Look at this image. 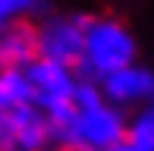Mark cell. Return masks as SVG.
<instances>
[{"mask_svg": "<svg viewBox=\"0 0 154 151\" xmlns=\"http://www.w3.org/2000/svg\"><path fill=\"white\" fill-rule=\"evenodd\" d=\"M88 16H47L35 29V51L41 60H51L66 69H79L82 38Z\"/></svg>", "mask_w": 154, "mask_h": 151, "instance_id": "277c9868", "label": "cell"}, {"mask_svg": "<svg viewBox=\"0 0 154 151\" xmlns=\"http://www.w3.org/2000/svg\"><path fill=\"white\" fill-rule=\"evenodd\" d=\"M38 57L35 51V29L25 22H3L0 25V72L25 69Z\"/></svg>", "mask_w": 154, "mask_h": 151, "instance_id": "52a82bcc", "label": "cell"}, {"mask_svg": "<svg viewBox=\"0 0 154 151\" xmlns=\"http://www.w3.org/2000/svg\"><path fill=\"white\" fill-rule=\"evenodd\" d=\"M97 91L104 94L107 104H113L116 110H138V107L154 101V69L145 63H132L126 69L107 76L97 85Z\"/></svg>", "mask_w": 154, "mask_h": 151, "instance_id": "8992f818", "label": "cell"}, {"mask_svg": "<svg viewBox=\"0 0 154 151\" xmlns=\"http://www.w3.org/2000/svg\"><path fill=\"white\" fill-rule=\"evenodd\" d=\"M138 57L135 35L126 22L116 16H91L85 19V38H82V57H79V79L101 85L107 76L132 66Z\"/></svg>", "mask_w": 154, "mask_h": 151, "instance_id": "7a4b0ae2", "label": "cell"}, {"mask_svg": "<svg viewBox=\"0 0 154 151\" xmlns=\"http://www.w3.org/2000/svg\"><path fill=\"white\" fill-rule=\"evenodd\" d=\"M41 6H44V0H0V22H22Z\"/></svg>", "mask_w": 154, "mask_h": 151, "instance_id": "9c48e42d", "label": "cell"}, {"mask_svg": "<svg viewBox=\"0 0 154 151\" xmlns=\"http://www.w3.org/2000/svg\"><path fill=\"white\" fill-rule=\"evenodd\" d=\"M0 151H57L51 123L35 104L0 107Z\"/></svg>", "mask_w": 154, "mask_h": 151, "instance_id": "5b68a950", "label": "cell"}, {"mask_svg": "<svg viewBox=\"0 0 154 151\" xmlns=\"http://www.w3.org/2000/svg\"><path fill=\"white\" fill-rule=\"evenodd\" d=\"M123 139L135 151H154V101L145 104V107H138V110L126 120Z\"/></svg>", "mask_w": 154, "mask_h": 151, "instance_id": "ba28073f", "label": "cell"}, {"mask_svg": "<svg viewBox=\"0 0 154 151\" xmlns=\"http://www.w3.org/2000/svg\"><path fill=\"white\" fill-rule=\"evenodd\" d=\"M51 132L57 151H107L123 139L126 113L107 104L97 85L82 79L69 113L51 123Z\"/></svg>", "mask_w": 154, "mask_h": 151, "instance_id": "6da1fadb", "label": "cell"}, {"mask_svg": "<svg viewBox=\"0 0 154 151\" xmlns=\"http://www.w3.org/2000/svg\"><path fill=\"white\" fill-rule=\"evenodd\" d=\"M0 25H3V22H0Z\"/></svg>", "mask_w": 154, "mask_h": 151, "instance_id": "30bf717a", "label": "cell"}, {"mask_svg": "<svg viewBox=\"0 0 154 151\" xmlns=\"http://www.w3.org/2000/svg\"><path fill=\"white\" fill-rule=\"evenodd\" d=\"M25 79H29L35 110L44 116L47 123H57L69 113V107L75 101V91H79V82H82L75 69L57 66V63L41 60V57H35L25 66Z\"/></svg>", "mask_w": 154, "mask_h": 151, "instance_id": "3957f363", "label": "cell"}]
</instances>
